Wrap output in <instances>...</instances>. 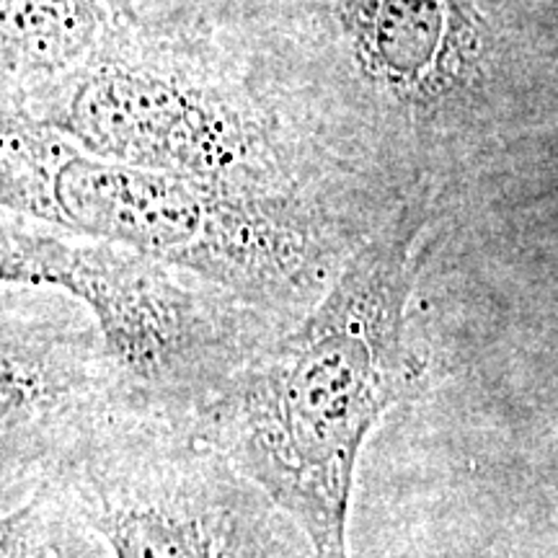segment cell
I'll return each mask as SVG.
<instances>
[{"instance_id": "3", "label": "cell", "mask_w": 558, "mask_h": 558, "mask_svg": "<svg viewBox=\"0 0 558 558\" xmlns=\"http://www.w3.org/2000/svg\"><path fill=\"white\" fill-rule=\"evenodd\" d=\"M5 284L65 290L96 316L122 409L181 422L226 390L246 360L169 264L122 243L5 220Z\"/></svg>"}, {"instance_id": "6", "label": "cell", "mask_w": 558, "mask_h": 558, "mask_svg": "<svg viewBox=\"0 0 558 558\" xmlns=\"http://www.w3.org/2000/svg\"><path fill=\"white\" fill-rule=\"evenodd\" d=\"M341 26L362 73L409 107L456 99L484 73L471 0H341Z\"/></svg>"}, {"instance_id": "7", "label": "cell", "mask_w": 558, "mask_h": 558, "mask_svg": "<svg viewBox=\"0 0 558 558\" xmlns=\"http://www.w3.org/2000/svg\"><path fill=\"white\" fill-rule=\"evenodd\" d=\"M5 68L54 73L94 50L99 0H0Z\"/></svg>"}, {"instance_id": "5", "label": "cell", "mask_w": 558, "mask_h": 558, "mask_svg": "<svg viewBox=\"0 0 558 558\" xmlns=\"http://www.w3.org/2000/svg\"><path fill=\"white\" fill-rule=\"evenodd\" d=\"M45 128L90 156L140 169L254 179L259 124L213 90L145 65L101 60L83 68Z\"/></svg>"}, {"instance_id": "1", "label": "cell", "mask_w": 558, "mask_h": 558, "mask_svg": "<svg viewBox=\"0 0 558 558\" xmlns=\"http://www.w3.org/2000/svg\"><path fill=\"white\" fill-rule=\"evenodd\" d=\"M427 226L401 209L369 235L295 329L199 414L202 437L300 530L313 558H349L362 448L422 383L407 313Z\"/></svg>"}, {"instance_id": "2", "label": "cell", "mask_w": 558, "mask_h": 558, "mask_svg": "<svg viewBox=\"0 0 558 558\" xmlns=\"http://www.w3.org/2000/svg\"><path fill=\"white\" fill-rule=\"evenodd\" d=\"M3 205L137 248L251 303H305L337 277L324 230L254 179L117 163L45 124L5 122Z\"/></svg>"}, {"instance_id": "4", "label": "cell", "mask_w": 558, "mask_h": 558, "mask_svg": "<svg viewBox=\"0 0 558 558\" xmlns=\"http://www.w3.org/2000/svg\"><path fill=\"white\" fill-rule=\"evenodd\" d=\"M62 471L114 558H277L275 505L181 422L122 411Z\"/></svg>"}]
</instances>
